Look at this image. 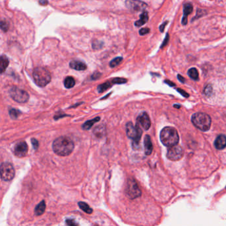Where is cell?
I'll use <instances>...</instances> for the list:
<instances>
[{
	"label": "cell",
	"instance_id": "8fae6325",
	"mask_svg": "<svg viewBox=\"0 0 226 226\" xmlns=\"http://www.w3.org/2000/svg\"><path fill=\"white\" fill-rule=\"evenodd\" d=\"M137 123L141 125V127H143L145 130H148L150 127V125H151L149 117L146 112H143L141 113V114H139V116L137 117Z\"/></svg>",
	"mask_w": 226,
	"mask_h": 226
},
{
	"label": "cell",
	"instance_id": "8d00e7d4",
	"mask_svg": "<svg viewBox=\"0 0 226 226\" xmlns=\"http://www.w3.org/2000/svg\"><path fill=\"white\" fill-rule=\"evenodd\" d=\"M167 23H168V21H166V22H165L164 23H163L162 25H161V27H160V31H161V32H163V31H164L165 28V26H166V25Z\"/></svg>",
	"mask_w": 226,
	"mask_h": 226
},
{
	"label": "cell",
	"instance_id": "603a6c76",
	"mask_svg": "<svg viewBox=\"0 0 226 226\" xmlns=\"http://www.w3.org/2000/svg\"><path fill=\"white\" fill-rule=\"evenodd\" d=\"M188 74L190 76V78L194 80H198L199 79V74L196 68H192L188 71Z\"/></svg>",
	"mask_w": 226,
	"mask_h": 226
},
{
	"label": "cell",
	"instance_id": "3957f363",
	"mask_svg": "<svg viewBox=\"0 0 226 226\" xmlns=\"http://www.w3.org/2000/svg\"><path fill=\"white\" fill-rule=\"evenodd\" d=\"M192 122L196 127L202 131H207L211 127L212 119L210 115L205 113H196L192 117Z\"/></svg>",
	"mask_w": 226,
	"mask_h": 226
},
{
	"label": "cell",
	"instance_id": "4316f807",
	"mask_svg": "<svg viewBox=\"0 0 226 226\" xmlns=\"http://www.w3.org/2000/svg\"><path fill=\"white\" fill-rule=\"evenodd\" d=\"M112 84H125L127 82V80L125 78H113L111 80Z\"/></svg>",
	"mask_w": 226,
	"mask_h": 226
},
{
	"label": "cell",
	"instance_id": "30bf717a",
	"mask_svg": "<svg viewBox=\"0 0 226 226\" xmlns=\"http://www.w3.org/2000/svg\"><path fill=\"white\" fill-rule=\"evenodd\" d=\"M126 7L132 11H140L145 10L146 7V4L140 1H127L125 2Z\"/></svg>",
	"mask_w": 226,
	"mask_h": 226
},
{
	"label": "cell",
	"instance_id": "7c38bea8",
	"mask_svg": "<svg viewBox=\"0 0 226 226\" xmlns=\"http://www.w3.org/2000/svg\"><path fill=\"white\" fill-rule=\"evenodd\" d=\"M28 146L25 141H21L17 143L14 147V153L19 157H23L27 154Z\"/></svg>",
	"mask_w": 226,
	"mask_h": 226
},
{
	"label": "cell",
	"instance_id": "cb8c5ba5",
	"mask_svg": "<svg viewBox=\"0 0 226 226\" xmlns=\"http://www.w3.org/2000/svg\"><path fill=\"white\" fill-rule=\"evenodd\" d=\"M78 206L80 207L82 210L85 212L86 213H88V214H91L93 212L92 209L86 203L83 202H80L78 203Z\"/></svg>",
	"mask_w": 226,
	"mask_h": 226
},
{
	"label": "cell",
	"instance_id": "9c48e42d",
	"mask_svg": "<svg viewBox=\"0 0 226 226\" xmlns=\"http://www.w3.org/2000/svg\"><path fill=\"white\" fill-rule=\"evenodd\" d=\"M184 151L181 146L175 145L169 147L167 151L166 157L169 160L173 161H177L181 159L183 157Z\"/></svg>",
	"mask_w": 226,
	"mask_h": 226
},
{
	"label": "cell",
	"instance_id": "d6a6232c",
	"mask_svg": "<svg viewBox=\"0 0 226 226\" xmlns=\"http://www.w3.org/2000/svg\"><path fill=\"white\" fill-rule=\"evenodd\" d=\"M149 31H150V29L149 28H143L139 31V34L141 35H145L146 34H147V33H149Z\"/></svg>",
	"mask_w": 226,
	"mask_h": 226
},
{
	"label": "cell",
	"instance_id": "74e56055",
	"mask_svg": "<svg viewBox=\"0 0 226 226\" xmlns=\"http://www.w3.org/2000/svg\"><path fill=\"white\" fill-rule=\"evenodd\" d=\"M178 80L180 81H181V82H182V83H185V78H183L182 76H181L180 74L178 75Z\"/></svg>",
	"mask_w": 226,
	"mask_h": 226
},
{
	"label": "cell",
	"instance_id": "9a60e30c",
	"mask_svg": "<svg viewBox=\"0 0 226 226\" xmlns=\"http://www.w3.org/2000/svg\"><path fill=\"white\" fill-rule=\"evenodd\" d=\"M144 146H145V153L146 155H150L153 152V146L152 144L151 139L149 135H146L144 139Z\"/></svg>",
	"mask_w": 226,
	"mask_h": 226
},
{
	"label": "cell",
	"instance_id": "44dd1931",
	"mask_svg": "<svg viewBox=\"0 0 226 226\" xmlns=\"http://www.w3.org/2000/svg\"><path fill=\"white\" fill-rule=\"evenodd\" d=\"M75 84H76V82H75L74 78L72 76H67L64 80V85L65 88L68 89L73 88Z\"/></svg>",
	"mask_w": 226,
	"mask_h": 226
},
{
	"label": "cell",
	"instance_id": "4dcf8cb0",
	"mask_svg": "<svg viewBox=\"0 0 226 226\" xmlns=\"http://www.w3.org/2000/svg\"><path fill=\"white\" fill-rule=\"evenodd\" d=\"M102 45H103L102 42L95 41V42H94V43H93V48L94 49H101L102 47Z\"/></svg>",
	"mask_w": 226,
	"mask_h": 226
},
{
	"label": "cell",
	"instance_id": "277c9868",
	"mask_svg": "<svg viewBox=\"0 0 226 226\" xmlns=\"http://www.w3.org/2000/svg\"><path fill=\"white\" fill-rule=\"evenodd\" d=\"M33 77L35 82L40 87H45L51 80L49 71L43 67H37L33 70Z\"/></svg>",
	"mask_w": 226,
	"mask_h": 226
},
{
	"label": "cell",
	"instance_id": "ab89813d",
	"mask_svg": "<svg viewBox=\"0 0 226 226\" xmlns=\"http://www.w3.org/2000/svg\"><path fill=\"white\" fill-rule=\"evenodd\" d=\"M166 40H169V35H166V39H165V41H164V43H163V45L161 46V47H163L165 45H166V43H166Z\"/></svg>",
	"mask_w": 226,
	"mask_h": 226
},
{
	"label": "cell",
	"instance_id": "ba28073f",
	"mask_svg": "<svg viewBox=\"0 0 226 226\" xmlns=\"http://www.w3.org/2000/svg\"><path fill=\"white\" fill-rule=\"evenodd\" d=\"M15 170L9 162H3L1 166V177L3 181H10L14 178Z\"/></svg>",
	"mask_w": 226,
	"mask_h": 226
},
{
	"label": "cell",
	"instance_id": "484cf974",
	"mask_svg": "<svg viewBox=\"0 0 226 226\" xmlns=\"http://www.w3.org/2000/svg\"><path fill=\"white\" fill-rule=\"evenodd\" d=\"M123 58L122 57H117L115 58L114 59H113L110 62V66L111 68H114V67L118 66L120 62L122 61Z\"/></svg>",
	"mask_w": 226,
	"mask_h": 226
},
{
	"label": "cell",
	"instance_id": "e0dca14e",
	"mask_svg": "<svg viewBox=\"0 0 226 226\" xmlns=\"http://www.w3.org/2000/svg\"><path fill=\"white\" fill-rule=\"evenodd\" d=\"M148 19H149L148 13L146 11H144L143 13L140 15V19L135 23V25L136 27H141L142 25H145L148 21Z\"/></svg>",
	"mask_w": 226,
	"mask_h": 226
},
{
	"label": "cell",
	"instance_id": "1f68e13d",
	"mask_svg": "<svg viewBox=\"0 0 226 226\" xmlns=\"http://www.w3.org/2000/svg\"><path fill=\"white\" fill-rule=\"evenodd\" d=\"M212 92V88L210 85H208L205 88V90H204L205 94L207 95H210Z\"/></svg>",
	"mask_w": 226,
	"mask_h": 226
},
{
	"label": "cell",
	"instance_id": "5bb4252c",
	"mask_svg": "<svg viewBox=\"0 0 226 226\" xmlns=\"http://www.w3.org/2000/svg\"><path fill=\"white\" fill-rule=\"evenodd\" d=\"M70 67L76 70H85L87 68L86 64L80 60H73L70 62Z\"/></svg>",
	"mask_w": 226,
	"mask_h": 226
},
{
	"label": "cell",
	"instance_id": "f546056e",
	"mask_svg": "<svg viewBox=\"0 0 226 226\" xmlns=\"http://www.w3.org/2000/svg\"><path fill=\"white\" fill-rule=\"evenodd\" d=\"M66 223L68 226H78V224L75 220H67L66 221Z\"/></svg>",
	"mask_w": 226,
	"mask_h": 226
},
{
	"label": "cell",
	"instance_id": "2e32d148",
	"mask_svg": "<svg viewBox=\"0 0 226 226\" xmlns=\"http://www.w3.org/2000/svg\"><path fill=\"white\" fill-rule=\"evenodd\" d=\"M192 10H193V6L190 3H188L184 5V17L182 21V25L187 24L188 15L192 13Z\"/></svg>",
	"mask_w": 226,
	"mask_h": 226
},
{
	"label": "cell",
	"instance_id": "6da1fadb",
	"mask_svg": "<svg viewBox=\"0 0 226 226\" xmlns=\"http://www.w3.org/2000/svg\"><path fill=\"white\" fill-rule=\"evenodd\" d=\"M74 148L73 141L66 137H58L53 143V151L60 156L69 155L73 151Z\"/></svg>",
	"mask_w": 226,
	"mask_h": 226
},
{
	"label": "cell",
	"instance_id": "d4e9b609",
	"mask_svg": "<svg viewBox=\"0 0 226 226\" xmlns=\"http://www.w3.org/2000/svg\"><path fill=\"white\" fill-rule=\"evenodd\" d=\"M9 114L11 117V118L15 119L19 117V115L21 114V111L15 108H11L9 110Z\"/></svg>",
	"mask_w": 226,
	"mask_h": 226
},
{
	"label": "cell",
	"instance_id": "5b68a950",
	"mask_svg": "<svg viewBox=\"0 0 226 226\" xmlns=\"http://www.w3.org/2000/svg\"><path fill=\"white\" fill-rule=\"evenodd\" d=\"M126 133L129 138L133 139L134 145H139L142 135V130L139 125L137 123L135 126L131 122L126 124Z\"/></svg>",
	"mask_w": 226,
	"mask_h": 226
},
{
	"label": "cell",
	"instance_id": "d590c367",
	"mask_svg": "<svg viewBox=\"0 0 226 226\" xmlns=\"http://www.w3.org/2000/svg\"><path fill=\"white\" fill-rule=\"evenodd\" d=\"M177 91L178 92L180 93V94H181L183 96H184V97H185V98H188V96H189V95H188L186 92L185 91H184V90H181V89H180V88H178V89H177Z\"/></svg>",
	"mask_w": 226,
	"mask_h": 226
},
{
	"label": "cell",
	"instance_id": "7402d4cb",
	"mask_svg": "<svg viewBox=\"0 0 226 226\" xmlns=\"http://www.w3.org/2000/svg\"><path fill=\"white\" fill-rule=\"evenodd\" d=\"M112 84H113L111 83V81H107L106 82H104L102 84H99L98 86V88H97L98 92L99 93L103 92H105L107 89L110 88L112 86Z\"/></svg>",
	"mask_w": 226,
	"mask_h": 226
},
{
	"label": "cell",
	"instance_id": "60d3db41",
	"mask_svg": "<svg viewBox=\"0 0 226 226\" xmlns=\"http://www.w3.org/2000/svg\"><path fill=\"white\" fill-rule=\"evenodd\" d=\"M165 82L167 84H169V86H175V84H174V83H173V82H170V81H169V80H166L165 81Z\"/></svg>",
	"mask_w": 226,
	"mask_h": 226
},
{
	"label": "cell",
	"instance_id": "d6986e66",
	"mask_svg": "<svg viewBox=\"0 0 226 226\" xmlns=\"http://www.w3.org/2000/svg\"><path fill=\"white\" fill-rule=\"evenodd\" d=\"M99 120H100L99 117H97V118H94L91 120L87 121L86 122H85L82 125V129H84V130H88V129H90L93 126L94 123L98 122V121H99Z\"/></svg>",
	"mask_w": 226,
	"mask_h": 226
},
{
	"label": "cell",
	"instance_id": "f35d334b",
	"mask_svg": "<svg viewBox=\"0 0 226 226\" xmlns=\"http://www.w3.org/2000/svg\"><path fill=\"white\" fill-rule=\"evenodd\" d=\"M39 3L41 4V5L47 6V4L49 3V2H47V1H39Z\"/></svg>",
	"mask_w": 226,
	"mask_h": 226
},
{
	"label": "cell",
	"instance_id": "ac0fdd59",
	"mask_svg": "<svg viewBox=\"0 0 226 226\" xmlns=\"http://www.w3.org/2000/svg\"><path fill=\"white\" fill-rule=\"evenodd\" d=\"M8 65H9V60H8L7 57L2 55L0 58V72H1V74L5 72Z\"/></svg>",
	"mask_w": 226,
	"mask_h": 226
},
{
	"label": "cell",
	"instance_id": "f1b7e54d",
	"mask_svg": "<svg viewBox=\"0 0 226 226\" xmlns=\"http://www.w3.org/2000/svg\"><path fill=\"white\" fill-rule=\"evenodd\" d=\"M1 29L4 32H7L8 29H9V25H8L7 23L5 21H1Z\"/></svg>",
	"mask_w": 226,
	"mask_h": 226
},
{
	"label": "cell",
	"instance_id": "52a82bcc",
	"mask_svg": "<svg viewBox=\"0 0 226 226\" xmlns=\"http://www.w3.org/2000/svg\"><path fill=\"white\" fill-rule=\"evenodd\" d=\"M125 193L129 198L135 199L141 195V192L134 179H129L127 182Z\"/></svg>",
	"mask_w": 226,
	"mask_h": 226
},
{
	"label": "cell",
	"instance_id": "ffe728a7",
	"mask_svg": "<svg viewBox=\"0 0 226 226\" xmlns=\"http://www.w3.org/2000/svg\"><path fill=\"white\" fill-rule=\"evenodd\" d=\"M46 208V204L45 201H42L35 208V213L37 216H40L42 215L44 213Z\"/></svg>",
	"mask_w": 226,
	"mask_h": 226
},
{
	"label": "cell",
	"instance_id": "83f0119b",
	"mask_svg": "<svg viewBox=\"0 0 226 226\" xmlns=\"http://www.w3.org/2000/svg\"><path fill=\"white\" fill-rule=\"evenodd\" d=\"M98 127L99 131H98V129L95 128L94 129V133L95 134V135L96 136L102 137V135H103V134H104V130H105V129H104V127H102L101 126V125H99V126H98Z\"/></svg>",
	"mask_w": 226,
	"mask_h": 226
},
{
	"label": "cell",
	"instance_id": "8992f818",
	"mask_svg": "<svg viewBox=\"0 0 226 226\" xmlns=\"http://www.w3.org/2000/svg\"><path fill=\"white\" fill-rule=\"evenodd\" d=\"M11 98L18 103H26L29 99V94L25 90L17 87H12L10 90Z\"/></svg>",
	"mask_w": 226,
	"mask_h": 226
},
{
	"label": "cell",
	"instance_id": "836d02e7",
	"mask_svg": "<svg viewBox=\"0 0 226 226\" xmlns=\"http://www.w3.org/2000/svg\"><path fill=\"white\" fill-rule=\"evenodd\" d=\"M31 143H32V144L33 145V147H34L35 149H38V147H39V142H38V141L33 138V139H31Z\"/></svg>",
	"mask_w": 226,
	"mask_h": 226
},
{
	"label": "cell",
	"instance_id": "4fadbf2b",
	"mask_svg": "<svg viewBox=\"0 0 226 226\" xmlns=\"http://www.w3.org/2000/svg\"><path fill=\"white\" fill-rule=\"evenodd\" d=\"M215 147L218 150H222L226 147V136L225 135H220L217 136L214 142Z\"/></svg>",
	"mask_w": 226,
	"mask_h": 226
},
{
	"label": "cell",
	"instance_id": "e575fe53",
	"mask_svg": "<svg viewBox=\"0 0 226 226\" xmlns=\"http://www.w3.org/2000/svg\"><path fill=\"white\" fill-rule=\"evenodd\" d=\"M102 74L99 73V72H95L92 74V79L93 80H97V79L99 78L100 76H101Z\"/></svg>",
	"mask_w": 226,
	"mask_h": 226
},
{
	"label": "cell",
	"instance_id": "7a4b0ae2",
	"mask_svg": "<svg viewBox=\"0 0 226 226\" xmlns=\"http://www.w3.org/2000/svg\"><path fill=\"white\" fill-rule=\"evenodd\" d=\"M160 138L162 143L168 147L177 145L179 141V135L177 129L172 127H166L162 129Z\"/></svg>",
	"mask_w": 226,
	"mask_h": 226
}]
</instances>
